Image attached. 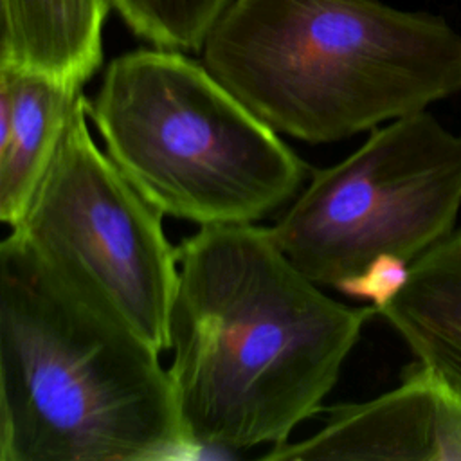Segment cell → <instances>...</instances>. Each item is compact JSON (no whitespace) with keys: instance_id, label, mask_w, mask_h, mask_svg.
Listing matches in <instances>:
<instances>
[{"instance_id":"1","label":"cell","mask_w":461,"mask_h":461,"mask_svg":"<svg viewBox=\"0 0 461 461\" xmlns=\"http://www.w3.org/2000/svg\"><path fill=\"white\" fill-rule=\"evenodd\" d=\"M167 369L193 448L283 445L322 411L375 306L322 292L272 227L203 225L176 247Z\"/></svg>"},{"instance_id":"2","label":"cell","mask_w":461,"mask_h":461,"mask_svg":"<svg viewBox=\"0 0 461 461\" xmlns=\"http://www.w3.org/2000/svg\"><path fill=\"white\" fill-rule=\"evenodd\" d=\"M202 63L277 133L326 144L461 92V36L380 0H230Z\"/></svg>"},{"instance_id":"3","label":"cell","mask_w":461,"mask_h":461,"mask_svg":"<svg viewBox=\"0 0 461 461\" xmlns=\"http://www.w3.org/2000/svg\"><path fill=\"white\" fill-rule=\"evenodd\" d=\"M158 355L72 295L14 234L2 240L0 461L185 454Z\"/></svg>"},{"instance_id":"4","label":"cell","mask_w":461,"mask_h":461,"mask_svg":"<svg viewBox=\"0 0 461 461\" xmlns=\"http://www.w3.org/2000/svg\"><path fill=\"white\" fill-rule=\"evenodd\" d=\"M88 117L149 203L200 227L256 223L292 202L308 175L272 126L182 50L113 58Z\"/></svg>"},{"instance_id":"5","label":"cell","mask_w":461,"mask_h":461,"mask_svg":"<svg viewBox=\"0 0 461 461\" xmlns=\"http://www.w3.org/2000/svg\"><path fill=\"white\" fill-rule=\"evenodd\" d=\"M81 95L31 203L11 227L79 301L155 351L171 349L176 247L149 203L95 144Z\"/></svg>"},{"instance_id":"6","label":"cell","mask_w":461,"mask_h":461,"mask_svg":"<svg viewBox=\"0 0 461 461\" xmlns=\"http://www.w3.org/2000/svg\"><path fill=\"white\" fill-rule=\"evenodd\" d=\"M459 209L461 133L423 110L313 171L272 232L304 276L335 286L384 254L412 263L454 230Z\"/></svg>"},{"instance_id":"7","label":"cell","mask_w":461,"mask_h":461,"mask_svg":"<svg viewBox=\"0 0 461 461\" xmlns=\"http://www.w3.org/2000/svg\"><path fill=\"white\" fill-rule=\"evenodd\" d=\"M324 411L328 420L315 434L270 447L261 459L461 461V393L420 362L396 389Z\"/></svg>"},{"instance_id":"8","label":"cell","mask_w":461,"mask_h":461,"mask_svg":"<svg viewBox=\"0 0 461 461\" xmlns=\"http://www.w3.org/2000/svg\"><path fill=\"white\" fill-rule=\"evenodd\" d=\"M83 85L0 65V220L14 227L45 176Z\"/></svg>"},{"instance_id":"9","label":"cell","mask_w":461,"mask_h":461,"mask_svg":"<svg viewBox=\"0 0 461 461\" xmlns=\"http://www.w3.org/2000/svg\"><path fill=\"white\" fill-rule=\"evenodd\" d=\"M110 0H0V65L85 85L103 63Z\"/></svg>"},{"instance_id":"10","label":"cell","mask_w":461,"mask_h":461,"mask_svg":"<svg viewBox=\"0 0 461 461\" xmlns=\"http://www.w3.org/2000/svg\"><path fill=\"white\" fill-rule=\"evenodd\" d=\"M378 315L420 364L461 393V227L409 265L405 285Z\"/></svg>"},{"instance_id":"11","label":"cell","mask_w":461,"mask_h":461,"mask_svg":"<svg viewBox=\"0 0 461 461\" xmlns=\"http://www.w3.org/2000/svg\"><path fill=\"white\" fill-rule=\"evenodd\" d=\"M230 0H110L131 32L153 47L200 52Z\"/></svg>"},{"instance_id":"12","label":"cell","mask_w":461,"mask_h":461,"mask_svg":"<svg viewBox=\"0 0 461 461\" xmlns=\"http://www.w3.org/2000/svg\"><path fill=\"white\" fill-rule=\"evenodd\" d=\"M409 265L396 256L384 254L371 261L360 274L339 281L333 288L355 299H367L378 312L405 285Z\"/></svg>"}]
</instances>
